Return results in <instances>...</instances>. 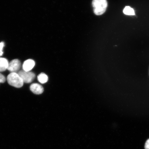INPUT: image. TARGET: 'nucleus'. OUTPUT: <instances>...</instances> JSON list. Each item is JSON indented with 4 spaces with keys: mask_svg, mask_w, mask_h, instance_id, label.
Returning a JSON list of instances; mask_svg holds the SVG:
<instances>
[{
    "mask_svg": "<svg viewBox=\"0 0 149 149\" xmlns=\"http://www.w3.org/2000/svg\"><path fill=\"white\" fill-rule=\"evenodd\" d=\"M94 12L97 15H100L105 12L108 6L107 0H93Z\"/></svg>",
    "mask_w": 149,
    "mask_h": 149,
    "instance_id": "f257e3e1",
    "label": "nucleus"
},
{
    "mask_svg": "<svg viewBox=\"0 0 149 149\" xmlns=\"http://www.w3.org/2000/svg\"><path fill=\"white\" fill-rule=\"evenodd\" d=\"M7 81L8 83L16 88H21L23 86L24 82L17 73L11 72L7 76Z\"/></svg>",
    "mask_w": 149,
    "mask_h": 149,
    "instance_id": "f03ea898",
    "label": "nucleus"
},
{
    "mask_svg": "<svg viewBox=\"0 0 149 149\" xmlns=\"http://www.w3.org/2000/svg\"><path fill=\"white\" fill-rule=\"evenodd\" d=\"M17 73L23 80L24 83H31L35 78V74L31 71L26 72L23 70L19 71Z\"/></svg>",
    "mask_w": 149,
    "mask_h": 149,
    "instance_id": "7ed1b4c3",
    "label": "nucleus"
},
{
    "mask_svg": "<svg viewBox=\"0 0 149 149\" xmlns=\"http://www.w3.org/2000/svg\"><path fill=\"white\" fill-rule=\"evenodd\" d=\"M21 63L18 59H14L9 63L8 70L11 72H16L19 71L21 68Z\"/></svg>",
    "mask_w": 149,
    "mask_h": 149,
    "instance_id": "20e7f679",
    "label": "nucleus"
},
{
    "mask_svg": "<svg viewBox=\"0 0 149 149\" xmlns=\"http://www.w3.org/2000/svg\"><path fill=\"white\" fill-rule=\"evenodd\" d=\"M30 90L34 94L37 95L42 94L44 92V89L42 85L37 83H33L30 87Z\"/></svg>",
    "mask_w": 149,
    "mask_h": 149,
    "instance_id": "39448f33",
    "label": "nucleus"
},
{
    "mask_svg": "<svg viewBox=\"0 0 149 149\" xmlns=\"http://www.w3.org/2000/svg\"><path fill=\"white\" fill-rule=\"evenodd\" d=\"M35 63L34 61L29 59L25 61L23 65V70L25 71L29 72L34 68Z\"/></svg>",
    "mask_w": 149,
    "mask_h": 149,
    "instance_id": "423d86ee",
    "label": "nucleus"
},
{
    "mask_svg": "<svg viewBox=\"0 0 149 149\" xmlns=\"http://www.w3.org/2000/svg\"><path fill=\"white\" fill-rule=\"evenodd\" d=\"M8 64V61L6 58L0 57V72H4L7 70Z\"/></svg>",
    "mask_w": 149,
    "mask_h": 149,
    "instance_id": "0eeeda50",
    "label": "nucleus"
},
{
    "mask_svg": "<svg viewBox=\"0 0 149 149\" xmlns=\"http://www.w3.org/2000/svg\"><path fill=\"white\" fill-rule=\"evenodd\" d=\"M38 81L41 83L43 84L47 82L48 78V76L44 73H41L37 76Z\"/></svg>",
    "mask_w": 149,
    "mask_h": 149,
    "instance_id": "6e6552de",
    "label": "nucleus"
},
{
    "mask_svg": "<svg viewBox=\"0 0 149 149\" xmlns=\"http://www.w3.org/2000/svg\"><path fill=\"white\" fill-rule=\"evenodd\" d=\"M124 13L127 15H135V13L134 9L129 6H126L123 10Z\"/></svg>",
    "mask_w": 149,
    "mask_h": 149,
    "instance_id": "1a4fd4ad",
    "label": "nucleus"
},
{
    "mask_svg": "<svg viewBox=\"0 0 149 149\" xmlns=\"http://www.w3.org/2000/svg\"><path fill=\"white\" fill-rule=\"evenodd\" d=\"M4 46V42H0V57L3 54V49Z\"/></svg>",
    "mask_w": 149,
    "mask_h": 149,
    "instance_id": "9d476101",
    "label": "nucleus"
},
{
    "mask_svg": "<svg viewBox=\"0 0 149 149\" xmlns=\"http://www.w3.org/2000/svg\"><path fill=\"white\" fill-rule=\"evenodd\" d=\"M6 81V78L4 76L0 73V83H4Z\"/></svg>",
    "mask_w": 149,
    "mask_h": 149,
    "instance_id": "9b49d317",
    "label": "nucleus"
},
{
    "mask_svg": "<svg viewBox=\"0 0 149 149\" xmlns=\"http://www.w3.org/2000/svg\"><path fill=\"white\" fill-rule=\"evenodd\" d=\"M145 149H149V139L146 141L145 143Z\"/></svg>",
    "mask_w": 149,
    "mask_h": 149,
    "instance_id": "f8f14e48",
    "label": "nucleus"
}]
</instances>
